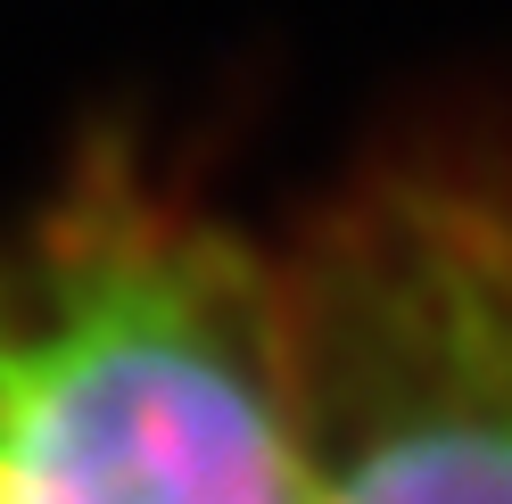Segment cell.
I'll return each mask as SVG.
<instances>
[{
    "label": "cell",
    "mask_w": 512,
    "mask_h": 504,
    "mask_svg": "<svg viewBox=\"0 0 512 504\" xmlns=\"http://www.w3.org/2000/svg\"><path fill=\"white\" fill-rule=\"evenodd\" d=\"M0 504H306L281 257L133 157L9 224Z\"/></svg>",
    "instance_id": "1"
},
{
    "label": "cell",
    "mask_w": 512,
    "mask_h": 504,
    "mask_svg": "<svg viewBox=\"0 0 512 504\" xmlns=\"http://www.w3.org/2000/svg\"><path fill=\"white\" fill-rule=\"evenodd\" d=\"M281 273L306 504H512V182L372 166Z\"/></svg>",
    "instance_id": "2"
}]
</instances>
